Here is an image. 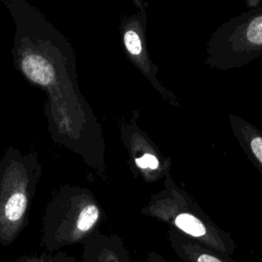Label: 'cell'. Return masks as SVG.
<instances>
[{"label":"cell","mask_w":262,"mask_h":262,"mask_svg":"<svg viewBox=\"0 0 262 262\" xmlns=\"http://www.w3.org/2000/svg\"><path fill=\"white\" fill-rule=\"evenodd\" d=\"M262 55V6L220 25L205 45V63L225 71L248 66Z\"/></svg>","instance_id":"cell-1"},{"label":"cell","mask_w":262,"mask_h":262,"mask_svg":"<svg viewBox=\"0 0 262 262\" xmlns=\"http://www.w3.org/2000/svg\"><path fill=\"white\" fill-rule=\"evenodd\" d=\"M124 43L127 50L133 55H139L142 50V45L138 34L135 31H127L124 35Z\"/></svg>","instance_id":"cell-7"},{"label":"cell","mask_w":262,"mask_h":262,"mask_svg":"<svg viewBox=\"0 0 262 262\" xmlns=\"http://www.w3.org/2000/svg\"><path fill=\"white\" fill-rule=\"evenodd\" d=\"M15 262H76L75 257L64 252L42 253L40 255H23Z\"/></svg>","instance_id":"cell-6"},{"label":"cell","mask_w":262,"mask_h":262,"mask_svg":"<svg viewBox=\"0 0 262 262\" xmlns=\"http://www.w3.org/2000/svg\"><path fill=\"white\" fill-rule=\"evenodd\" d=\"M135 163L141 169L156 170L160 166V162L158 158L152 154H144L141 158L135 159Z\"/></svg>","instance_id":"cell-8"},{"label":"cell","mask_w":262,"mask_h":262,"mask_svg":"<svg viewBox=\"0 0 262 262\" xmlns=\"http://www.w3.org/2000/svg\"><path fill=\"white\" fill-rule=\"evenodd\" d=\"M169 241L173 251L183 262H236L173 227L169 229Z\"/></svg>","instance_id":"cell-2"},{"label":"cell","mask_w":262,"mask_h":262,"mask_svg":"<svg viewBox=\"0 0 262 262\" xmlns=\"http://www.w3.org/2000/svg\"><path fill=\"white\" fill-rule=\"evenodd\" d=\"M143 262H167V260L161 254L154 251H149L147 252Z\"/></svg>","instance_id":"cell-9"},{"label":"cell","mask_w":262,"mask_h":262,"mask_svg":"<svg viewBox=\"0 0 262 262\" xmlns=\"http://www.w3.org/2000/svg\"><path fill=\"white\" fill-rule=\"evenodd\" d=\"M21 67L26 75L34 82L48 85L54 78L50 64L40 56L29 55L24 58Z\"/></svg>","instance_id":"cell-5"},{"label":"cell","mask_w":262,"mask_h":262,"mask_svg":"<svg viewBox=\"0 0 262 262\" xmlns=\"http://www.w3.org/2000/svg\"><path fill=\"white\" fill-rule=\"evenodd\" d=\"M230 129L249 161L262 174V131L233 114L229 115Z\"/></svg>","instance_id":"cell-4"},{"label":"cell","mask_w":262,"mask_h":262,"mask_svg":"<svg viewBox=\"0 0 262 262\" xmlns=\"http://www.w3.org/2000/svg\"><path fill=\"white\" fill-rule=\"evenodd\" d=\"M82 262H132L129 251L116 236L92 235L85 241Z\"/></svg>","instance_id":"cell-3"}]
</instances>
